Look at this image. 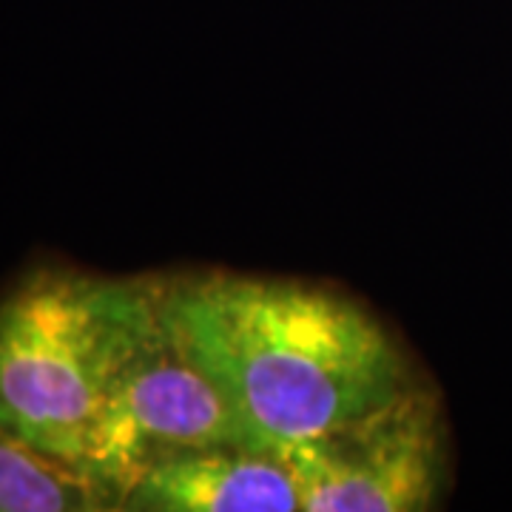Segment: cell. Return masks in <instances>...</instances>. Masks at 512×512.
<instances>
[{"label":"cell","mask_w":512,"mask_h":512,"mask_svg":"<svg viewBox=\"0 0 512 512\" xmlns=\"http://www.w3.org/2000/svg\"><path fill=\"white\" fill-rule=\"evenodd\" d=\"M123 510L140 512H296L299 487L274 450L214 447L148 470Z\"/></svg>","instance_id":"obj_5"},{"label":"cell","mask_w":512,"mask_h":512,"mask_svg":"<svg viewBox=\"0 0 512 512\" xmlns=\"http://www.w3.org/2000/svg\"><path fill=\"white\" fill-rule=\"evenodd\" d=\"M254 447L231 402L194 359L165 308L117 376L103 416L94 427L83 473L123 510L137 481L171 458ZM259 450V447H254Z\"/></svg>","instance_id":"obj_3"},{"label":"cell","mask_w":512,"mask_h":512,"mask_svg":"<svg viewBox=\"0 0 512 512\" xmlns=\"http://www.w3.org/2000/svg\"><path fill=\"white\" fill-rule=\"evenodd\" d=\"M165 308L259 450L322 436L413 384L370 313L313 285L200 276L165 282Z\"/></svg>","instance_id":"obj_1"},{"label":"cell","mask_w":512,"mask_h":512,"mask_svg":"<svg viewBox=\"0 0 512 512\" xmlns=\"http://www.w3.org/2000/svg\"><path fill=\"white\" fill-rule=\"evenodd\" d=\"M163 279L40 271L0 299V421L83 473L117 376L163 305Z\"/></svg>","instance_id":"obj_2"},{"label":"cell","mask_w":512,"mask_h":512,"mask_svg":"<svg viewBox=\"0 0 512 512\" xmlns=\"http://www.w3.org/2000/svg\"><path fill=\"white\" fill-rule=\"evenodd\" d=\"M302 512H421L447 478L444 416L433 390L410 384L356 419L279 450Z\"/></svg>","instance_id":"obj_4"},{"label":"cell","mask_w":512,"mask_h":512,"mask_svg":"<svg viewBox=\"0 0 512 512\" xmlns=\"http://www.w3.org/2000/svg\"><path fill=\"white\" fill-rule=\"evenodd\" d=\"M114 510V501L77 467L57 461L0 421V512Z\"/></svg>","instance_id":"obj_6"}]
</instances>
